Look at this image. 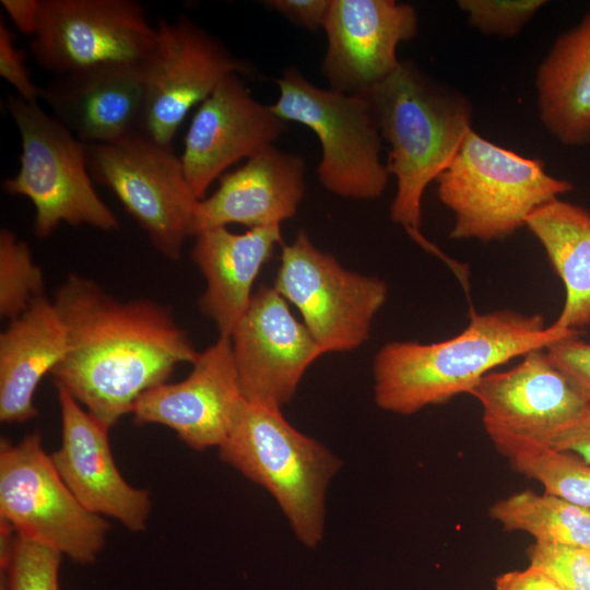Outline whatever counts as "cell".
I'll list each match as a JSON object with an SVG mask.
<instances>
[{
	"instance_id": "obj_30",
	"label": "cell",
	"mask_w": 590,
	"mask_h": 590,
	"mask_svg": "<svg viewBox=\"0 0 590 590\" xmlns=\"http://www.w3.org/2000/svg\"><path fill=\"white\" fill-rule=\"evenodd\" d=\"M530 565L552 577L565 590H590V546L534 543Z\"/></svg>"
},
{
	"instance_id": "obj_24",
	"label": "cell",
	"mask_w": 590,
	"mask_h": 590,
	"mask_svg": "<svg viewBox=\"0 0 590 590\" xmlns=\"http://www.w3.org/2000/svg\"><path fill=\"white\" fill-rule=\"evenodd\" d=\"M526 227L565 287L564 306L555 322L569 330L590 328V211L557 198L535 210Z\"/></svg>"
},
{
	"instance_id": "obj_3",
	"label": "cell",
	"mask_w": 590,
	"mask_h": 590,
	"mask_svg": "<svg viewBox=\"0 0 590 590\" xmlns=\"http://www.w3.org/2000/svg\"><path fill=\"white\" fill-rule=\"evenodd\" d=\"M365 94L390 148L386 165L397 181L390 219L406 232L420 231L424 191L472 129V103L411 61H401Z\"/></svg>"
},
{
	"instance_id": "obj_7",
	"label": "cell",
	"mask_w": 590,
	"mask_h": 590,
	"mask_svg": "<svg viewBox=\"0 0 590 590\" xmlns=\"http://www.w3.org/2000/svg\"><path fill=\"white\" fill-rule=\"evenodd\" d=\"M276 84L280 94L272 111L306 126L319 140L320 184L342 198L380 197L390 174L380 160L382 138L368 96L318 87L296 68L286 69Z\"/></svg>"
},
{
	"instance_id": "obj_14",
	"label": "cell",
	"mask_w": 590,
	"mask_h": 590,
	"mask_svg": "<svg viewBox=\"0 0 590 590\" xmlns=\"http://www.w3.org/2000/svg\"><path fill=\"white\" fill-rule=\"evenodd\" d=\"M287 122L258 102L240 75H226L199 105L180 161L198 200L228 167L248 160L284 133Z\"/></svg>"
},
{
	"instance_id": "obj_28",
	"label": "cell",
	"mask_w": 590,
	"mask_h": 590,
	"mask_svg": "<svg viewBox=\"0 0 590 590\" xmlns=\"http://www.w3.org/2000/svg\"><path fill=\"white\" fill-rule=\"evenodd\" d=\"M44 274L28 245L8 228L0 231V315L10 320L44 297Z\"/></svg>"
},
{
	"instance_id": "obj_15",
	"label": "cell",
	"mask_w": 590,
	"mask_h": 590,
	"mask_svg": "<svg viewBox=\"0 0 590 590\" xmlns=\"http://www.w3.org/2000/svg\"><path fill=\"white\" fill-rule=\"evenodd\" d=\"M322 72L330 88L364 94L400 64L397 48L418 31L416 9L394 0H331Z\"/></svg>"
},
{
	"instance_id": "obj_19",
	"label": "cell",
	"mask_w": 590,
	"mask_h": 590,
	"mask_svg": "<svg viewBox=\"0 0 590 590\" xmlns=\"http://www.w3.org/2000/svg\"><path fill=\"white\" fill-rule=\"evenodd\" d=\"M40 99L84 144L118 142L141 131V63H103L55 75L42 86Z\"/></svg>"
},
{
	"instance_id": "obj_18",
	"label": "cell",
	"mask_w": 590,
	"mask_h": 590,
	"mask_svg": "<svg viewBox=\"0 0 590 590\" xmlns=\"http://www.w3.org/2000/svg\"><path fill=\"white\" fill-rule=\"evenodd\" d=\"M61 411L62 437L52 463L87 510L118 520L132 532L145 529L150 494L131 486L114 460L109 428L97 421L62 387L56 386Z\"/></svg>"
},
{
	"instance_id": "obj_20",
	"label": "cell",
	"mask_w": 590,
	"mask_h": 590,
	"mask_svg": "<svg viewBox=\"0 0 590 590\" xmlns=\"http://www.w3.org/2000/svg\"><path fill=\"white\" fill-rule=\"evenodd\" d=\"M306 164L270 145L222 177L210 196L198 201L194 236L206 228L241 224L249 228L281 225L295 216L304 198Z\"/></svg>"
},
{
	"instance_id": "obj_29",
	"label": "cell",
	"mask_w": 590,
	"mask_h": 590,
	"mask_svg": "<svg viewBox=\"0 0 590 590\" xmlns=\"http://www.w3.org/2000/svg\"><path fill=\"white\" fill-rule=\"evenodd\" d=\"M547 3L544 0H459L468 24L487 36L514 37Z\"/></svg>"
},
{
	"instance_id": "obj_35",
	"label": "cell",
	"mask_w": 590,
	"mask_h": 590,
	"mask_svg": "<svg viewBox=\"0 0 590 590\" xmlns=\"http://www.w3.org/2000/svg\"><path fill=\"white\" fill-rule=\"evenodd\" d=\"M550 446L578 455L590 463V402L580 418L558 435Z\"/></svg>"
},
{
	"instance_id": "obj_5",
	"label": "cell",
	"mask_w": 590,
	"mask_h": 590,
	"mask_svg": "<svg viewBox=\"0 0 590 590\" xmlns=\"http://www.w3.org/2000/svg\"><path fill=\"white\" fill-rule=\"evenodd\" d=\"M440 202L455 215L450 236L480 241L503 240L526 226L547 202L573 190L543 161L505 149L473 128L435 180Z\"/></svg>"
},
{
	"instance_id": "obj_1",
	"label": "cell",
	"mask_w": 590,
	"mask_h": 590,
	"mask_svg": "<svg viewBox=\"0 0 590 590\" xmlns=\"http://www.w3.org/2000/svg\"><path fill=\"white\" fill-rule=\"evenodd\" d=\"M67 352L50 374L97 421L113 427L148 390L199 356L170 309L120 300L93 280L69 275L54 298Z\"/></svg>"
},
{
	"instance_id": "obj_6",
	"label": "cell",
	"mask_w": 590,
	"mask_h": 590,
	"mask_svg": "<svg viewBox=\"0 0 590 590\" xmlns=\"http://www.w3.org/2000/svg\"><path fill=\"white\" fill-rule=\"evenodd\" d=\"M7 109L22 150L19 170L3 180L2 188L33 203L34 233L47 237L61 223L117 229L118 219L94 189L85 144L38 103L11 95Z\"/></svg>"
},
{
	"instance_id": "obj_27",
	"label": "cell",
	"mask_w": 590,
	"mask_h": 590,
	"mask_svg": "<svg viewBox=\"0 0 590 590\" xmlns=\"http://www.w3.org/2000/svg\"><path fill=\"white\" fill-rule=\"evenodd\" d=\"M62 554L1 521V590H60Z\"/></svg>"
},
{
	"instance_id": "obj_16",
	"label": "cell",
	"mask_w": 590,
	"mask_h": 590,
	"mask_svg": "<svg viewBox=\"0 0 590 590\" xmlns=\"http://www.w3.org/2000/svg\"><path fill=\"white\" fill-rule=\"evenodd\" d=\"M487 435L506 434L550 445L582 415L588 401L550 361L545 350L515 367L484 376L471 392Z\"/></svg>"
},
{
	"instance_id": "obj_13",
	"label": "cell",
	"mask_w": 590,
	"mask_h": 590,
	"mask_svg": "<svg viewBox=\"0 0 590 590\" xmlns=\"http://www.w3.org/2000/svg\"><path fill=\"white\" fill-rule=\"evenodd\" d=\"M245 400L281 409L294 396L321 346L274 287L260 286L231 337Z\"/></svg>"
},
{
	"instance_id": "obj_22",
	"label": "cell",
	"mask_w": 590,
	"mask_h": 590,
	"mask_svg": "<svg viewBox=\"0 0 590 590\" xmlns=\"http://www.w3.org/2000/svg\"><path fill=\"white\" fill-rule=\"evenodd\" d=\"M67 335L52 302L40 297L0 334V420L26 422L37 415L35 391L62 361Z\"/></svg>"
},
{
	"instance_id": "obj_9",
	"label": "cell",
	"mask_w": 590,
	"mask_h": 590,
	"mask_svg": "<svg viewBox=\"0 0 590 590\" xmlns=\"http://www.w3.org/2000/svg\"><path fill=\"white\" fill-rule=\"evenodd\" d=\"M90 174L109 189L168 260L194 236L198 199L180 156L139 131L115 143L85 144Z\"/></svg>"
},
{
	"instance_id": "obj_32",
	"label": "cell",
	"mask_w": 590,
	"mask_h": 590,
	"mask_svg": "<svg viewBox=\"0 0 590 590\" xmlns=\"http://www.w3.org/2000/svg\"><path fill=\"white\" fill-rule=\"evenodd\" d=\"M26 55L15 45V35L4 20L0 19V76L11 84L17 96L31 103L40 98V88L37 86L25 64Z\"/></svg>"
},
{
	"instance_id": "obj_10",
	"label": "cell",
	"mask_w": 590,
	"mask_h": 590,
	"mask_svg": "<svg viewBox=\"0 0 590 590\" xmlns=\"http://www.w3.org/2000/svg\"><path fill=\"white\" fill-rule=\"evenodd\" d=\"M273 287L298 309L324 353L361 346L388 296L382 280L346 270L305 231L283 246Z\"/></svg>"
},
{
	"instance_id": "obj_36",
	"label": "cell",
	"mask_w": 590,
	"mask_h": 590,
	"mask_svg": "<svg viewBox=\"0 0 590 590\" xmlns=\"http://www.w3.org/2000/svg\"><path fill=\"white\" fill-rule=\"evenodd\" d=\"M0 3L19 32L28 36L35 34L39 20L40 0H1Z\"/></svg>"
},
{
	"instance_id": "obj_34",
	"label": "cell",
	"mask_w": 590,
	"mask_h": 590,
	"mask_svg": "<svg viewBox=\"0 0 590 590\" xmlns=\"http://www.w3.org/2000/svg\"><path fill=\"white\" fill-rule=\"evenodd\" d=\"M495 590H565L543 570L529 566L495 578Z\"/></svg>"
},
{
	"instance_id": "obj_31",
	"label": "cell",
	"mask_w": 590,
	"mask_h": 590,
	"mask_svg": "<svg viewBox=\"0 0 590 590\" xmlns=\"http://www.w3.org/2000/svg\"><path fill=\"white\" fill-rule=\"evenodd\" d=\"M545 352L550 361L590 402V343L574 332L547 345Z\"/></svg>"
},
{
	"instance_id": "obj_2",
	"label": "cell",
	"mask_w": 590,
	"mask_h": 590,
	"mask_svg": "<svg viewBox=\"0 0 590 590\" xmlns=\"http://www.w3.org/2000/svg\"><path fill=\"white\" fill-rule=\"evenodd\" d=\"M574 332L555 321L546 326L540 314L472 311L468 326L450 339L385 344L374 359L375 401L380 409L402 415L446 403L471 394L497 366Z\"/></svg>"
},
{
	"instance_id": "obj_8",
	"label": "cell",
	"mask_w": 590,
	"mask_h": 590,
	"mask_svg": "<svg viewBox=\"0 0 590 590\" xmlns=\"http://www.w3.org/2000/svg\"><path fill=\"white\" fill-rule=\"evenodd\" d=\"M0 518L20 535L79 564L93 563L109 529L75 498L57 472L39 432L0 442Z\"/></svg>"
},
{
	"instance_id": "obj_23",
	"label": "cell",
	"mask_w": 590,
	"mask_h": 590,
	"mask_svg": "<svg viewBox=\"0 0 590 590\" xmlns=\"http://www.w3.org/2000/svg\"><path fill=\"white\" fill-rule=\"evenodd\" d=\"M544 129L560 144H590V11L552 44L535 73Z\"/></svg>"
},
{
	"instance_id": "obj_11",
	"label": "cell",
	"mask_w": 590,
	"mask_h": 590,
	"mask_svg": "<svg viewBox=\"0 0 590 590\" xmlns=\"http://www.w3.org/2000/svg\"><path fill=\"white\" fill-rule=\"evenodd\" d=\"M141 69L144 82L141 132L172 148L188 113L226 75L251 73L248 63L187 16L158 22L155 43Z\"/></svg>"
},
{
	"instance_id": "obj_33",
	"label": "cell",
	"mask_w": 590,
	"mask_h": 590,
	"mask_svg": "<svg viewBox=\"0 0 590 590\" xmlns=\"http://www.w3.org/2000/svg\"><path fill=\"white\" fill-rule=\"evenodd\" d=\"M266 4L308 30L323 27L331 0H270Z\"/></svg>"
},
{
	"instance_id": "obj_25",
	"label": "cell",
	"mask_w": 590,
	"mask_h": 590,
	"mask_svg": "<svg viewBox=\"0 0 590 590\" xmlns=\"http://www.w3.org/2000/svg\"><path fill=\"white\" fill-rule=\"evenodd\" d=\"M489 516L507 531H523L536 543L590 546V509L532 491L495 503Z\"/></svg>"
},
{
	"instance_id": "obj_17",
	"label": "cell",
	"mask_w": 590,
	"mask_h": 590,
	"mask_svg": "<svg viewBox=\"0 0 590 590\" xmlns=\"http://www.w3.org/2000/svg\"><path fill=\"white\" fill-rule=\"evenodd\" d=\"M244 400L229 337L199 353L192 370L179 382L158 385L135 402L137 424H160L176 432L194 450L225 440Z\"/></svg>"
},
{
	"instance_id": "obj_26",
	"label": "cell",
	"mask_w": 590,
	"mask_h": 590,
	"mask_svg": "<svg viewBox=\"0 0 590 590\" xmlns=\"http://www.w3.org/2000/svg\"><path fill=\"white\" fill-rule=\"evenodd\" d=\"M488 437L517 472L541 483L545 493L590 509V463L581 457L512 435Z\"/></svg>"
},
{
	"instance_id": "obj_4",
	"label": "cell",
	"mask_w": 590,
	"mask_h": 590,
	"mask_svg": "<svg viewBox=\"0 0 590 590\" xmlns=\"http://www.w3.org/2000/svg\"><path fill=\"white\" fill-rule=\"evenodd\" d=\"M219 449L223 462L273 496L304 545L321 542L326 492L342 464L338 457L292 426L281 409L245 399Z\"/></svg>"
},
{
	"instance_id": "obj_21",
	"label": "cell",
	"mask_w": 590,
	"mask_h": 590,
	"mask_svg": "<svg viewBox=\"0 0 590 590\" xmlns=\"http://www.w3.org/2000/svg\"><path fill=\"white\" fill-rule=\"evenodd\" d=\"M194 238L191 259L206 283L200 310L215 323L220 335L231 337L249 306L257 275L282 240L281 225L249 228L244 234L217 226Z\"/></svg>"
},
{
	"instance_id": "obj_12",
	"label": "cell",
	"mask_w": 590,
	"mask_h": 590,
	"mask_svg": "<svg viewBox=\"0 0 590 590\" xmlns=\"http://www.w3.org/2000/svg\"><path fill=\"white\" fill-rule=\"evenodd\" d=\"M156 38L133 0H40L31 39L37 64L59 75L103 63H141Z\"/></svg>"
}]
</instances>
